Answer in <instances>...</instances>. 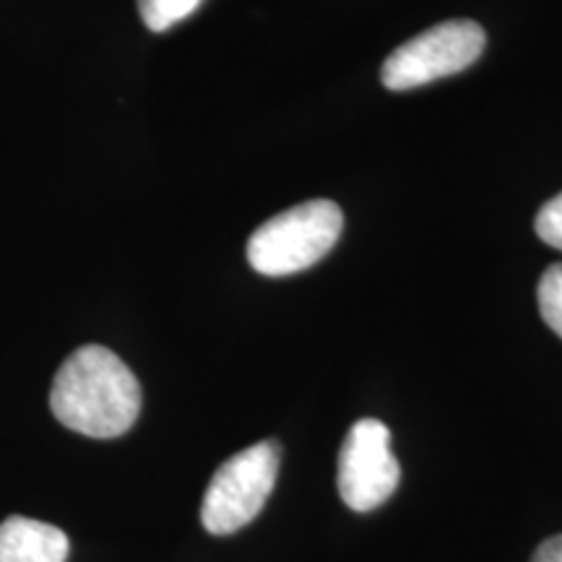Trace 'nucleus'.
Returning a JSON list of instances; mask_svg holds the SVG:
<instances>
[{
    "mask_svg": "<svg viewBox=\"0 0 562 562\" xmlns=\"http://www.w3.org/2000/svg\"><path fill=\"white\" fill-rule=\"evenodd\" d=\"M533 227H537L539 240L550 245V248L562 250V193H558L539 209Z\"/></svg>",
    "mask_w": 562,
    "mask_h": 562,
    "instance_id": "obj_9",
    "label": "nucleus"
},
{
    "mask_svg": "<svg viewBox=\"0 0 562 562\" xmlns=\"http://www.w3.org/2000/svg\"><path fill=\"white\" fill-rule=\"evenodd\" d=\"M402 469L391 451V430L381 419H360L351 425L339 451L341 501L357 513H370L396 492Z\"/></svg>",
    "mask_w": 562,
    "mask_h": 562,
    "instance_id": "obj_5",
    "label": "nucleus"
},
{
    "mask_svg": "<svg viewBox=\"0 0 562 562\" xmlns=\"http://www.w3.org/2000/svg\"><path fill=\"white\" fill-rule=\"evenodd\" d=\"M539 313L547 326L562 339V263H552L539 279Z\"/></svg>",
    "mask_w": 562,
    "mask_h": 562,
    "instance_id": "obj_8",
    "label": "nucleus"
},
{
    "mask_svg": "<svg viewBox=\"0 0 562 562\" xmlns=\"http://www.w3.org/2000/svg\"><path fill=\"white\" fill-rule=\"evenodd\" d=\"M487 34L472 19L442 21L432 30L396 47L383 63V83L391 91H409L446 76L461 74L480 60Z\"/></svg>",
    "mask_w": 562,
    "mask_h": 562,
    "instance_id": "obj_4",
    "label": "nucleus"
},
{
    "mask_svg": "<svg viewBox=\"0 0 562 562\" xmlns=\"http://www.w3.org/2000/svg\"><path fill=\"white\" fill-rule=\"evenodd\" d=\"M281 448L277 440H263L229 456L211 476L201 505L203 529L214 537L240 531L258 513L277 487Z\"/></svg>",
    "mask_w": 562,
    "mask_h": 562,
    "instance_id": "obj_3",
    "label": "nucleus"
},
{
    "mask_svg": "<svg viewBox=\"0 0 562 562\" xmlns=\"http://www.w3.org/2000/svg\"><path fill=\"white\" fill-rule=\"evenodd\" d=\"M50 409L63 427L87 438H121L140 414L138 378L115 351L87 344L55 372Z\"/></svg>",
    "mask_w": 562,
    "mask_h": 562,
    "instance_id": "obj_1",
    "label": "nucleus"
},
{
    "mask_svg": "<svg viewBox=\"0 0 562 562\" xmlns=\"http://www.w3.org/2000/svg\"><path fill=\"white\" fill-rule=\"evenodd\" d=\"M344 229V214L334 201L313 199L271 216L248 240V261L263 277H290L315 266Z\"/></svg>",
    "mask_w": 562,
    "mask_h": 562,
    "instance_id": "obj_2",
    "label": "nucleus"
},
{
    "mask_svg": "<svg viewBox=\"0 0 562 562\" xmlns=\"http://www.w3.org/2000/svg\"><path fill=\"white\" fill-rule=\"evenodd\" d=\"M531 562H562V533L544 539V542L537 547V552H533Z\"/></svg>",
    "mask_w": 562,
    "mask_h": 562,
    "instance_id": "obj_10",
    "label": "nucleus"
},
{
    "mask_svg": "<svg viewBox=\"0 0 562 562\" xmlns=\"http://www.w3.org/2000/svg\"><path fill=\"white\" fill-rule=\"evenodd\" d=\"M68 537L58 526L11 516L0 524V562H66Z\"/></svg>",
    "mask_w": 562,
    "mask_h": 562,
    "instance_id": "obj_6",
    "label": "nucleus"
},
{
    "mask_svg": "<svg viewBox=\"0 0 562 562\" xmlns=\"http://www.w3.org/2000/svg\"><path fill=\"white\" fill-rule=\"evenodd\" d=\"M203 0H138V11L151 32H167L199 11Z\"/></svg>",
    "mask_w": 562,
    "mask_h": 562,
    "instance_id": "obj_7",
    "label": "nucleus"
}]
</instances>
